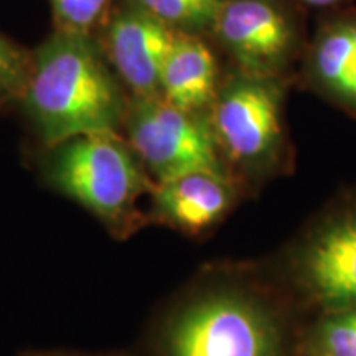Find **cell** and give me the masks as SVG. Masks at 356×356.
I'll return each instance as SVG.
<instances>
[{"instance_id":"obj_15","label":"cell","mask_w":356,"mask_h":356,"mask_svg":"<svg viewBox=\"0 0 356 356\" xmlns=\"http://www.w3.org/2000/svg\"><path fill=\"white\" fill-rule=\"evenodd\" d=\"M325 356H356V310L332 320L322 333Z\"/></svg>"},{"instance_id":"obj_11","label":"cell","mask_w":356,"mask_h":356,"mask_svg":"<svg viewBox=\"0 0 356 356\" xmlns=\"http://www.w3.org/2000/svg\"><path fill=\"white\" fill-rule=\"evenodd\" d=\"M312 66L325 88L356 104V17L325 26L312 51Z\"/></svg>"},{"instance_id":"obj_13","label":"cell","mask_w":356,"mask_h":356,"mask_svg":"<svg viewBox=\"0 0 356 356\" xmlns=\"http://www.w3.org/2000/svg\"><path fill=\"white\" fill-rule=\"evenodd\" d=\"M32 71V51L0 33V111L20 104Z\"/></svg>"},{"instance_id":"obj_5","label":"cell","mask_w":356,"mask_h":356,"mask_svg":"<svg viewBox=\"0 0 356 356\" xmlns=\"http://www.w3.org/2000/svg\"><path fill=\"white\" fill-rule=\"evenodd\" d=\"M170 356H270V337L254 310L213 297L180 315L168 337Z\"/></svg>"},{"instance_id":"obj_3","label":"cell","mask_w":356,"mask_h":356,"mask_svg":"<svg viewBox=\"0 0 356 356\" xmlns=\"http://www.w3.org/2000/svg\"><path fill=\"white\" fill-rule=\"evenodd\" d=\"M124 132L134 152L159 181L193 172H220L218 142L202 113L160 96L129 99Z\"/></svg>"},{"instance_id":"obj_6","label":"cell","mask_w":356,"mask_h":356,"mask_svg":"<svg viewBox=\"0 0 356 356\" xmlns=\"http://www.w3.org/2000/svg\"><path fill=\"white\" fill-rule=\"evenodd\" d=\"M211 129L218 145L236 160L262 155L280 134L277 89L261 79H238L216 92Z\"/></svg>"},{"instance_id":"obj_2","label":"cell","mask_w":356,"mask_h":356,"mask_svg":"<svg viewBox=\"0 0 356 356\" xmlns=\"http://www.w3.org/2000/svg\"><path fill=\"white\" fill-rule=\"evenodd\" d=\"M42 173L53 190L86 208L119 239L144 225L137 203L155 190L121 132L84 134L48 147Z\"/></svg>"},{"instance_id":"obj_14","label":"cell","mask_w":356,"mask_h":356,"mask_svg":"<svg viewBox=\"0 0 356 356\" xmlns=\"http://www.w3.org/2000/svg\"><path fill=\"white\" fill-rule=\"evenodd\" d=\"M56 30L96 33L115 0H48Z\"/></svg>"},{"instance_id":"obj_1","label":"cell","mask_w":356,"mask_h":356,"mask_svg":"<svg viewBox=\"0 0 356 356\" xmlns=\"http://www.w3.org/2000/svg\"><path fill=\"white\" fill-rule=\"evenodd\" d=\"M131 96L95 33L53 29L32 51L20 108L44 147L71 137L121 132Z\"/></svg>"},{"instance_id":"obj_10","label":"cell","mask_w":356,"mask_h":356,"mask_svg":"<svg viewBox=\"0 0 356 356\" xmlns=\"http://www.w3.org/2000/svg\"><path fill=\"white\" fill-rule=\"evenodd\" d=\"M307 275L327 302H356V221L327 231L310 249Z\"/></svg>"},{"instance_id":"obj_8","label":"cell","mask_w":356,"mask_h":356,"mask_svg":"<svg viewBox=\"0 0 356 356\" xmlns=\"http://www.w3.org/2000/svg\"><path fill=\"white\" fill-rule=\"evenodd\" d=\"M218 65L202 35L175 32L160 71L159 96L175 108L202 113L215 101Z\"/></svg>"},{"instance_id":"obj_12","label":"cell","mask_w":356,"mask_h":356,"mask_svg":"<svg viewBox=\"0 0 356 356\" xmlns=\"http://www.w3.org/2000/svg\"><path fill=\"white\" fill-rule=\"evenodd\" d=\"M140 7L173 32L211 33L216 15L225 0H127Z\"/></svg>"},{"instance_id":"obj_7","label":"cell","mask_w":356,"mask_h":356,"mask_svg":"<svg viewBox=\"0 0 356 356\" xmlns=\"http://www.w3.org/2000/svg\"><path fill=\"white\" fill-rule=\"evenodd\" d=\"M211 33L252 71L277 66L296 43V25L277 0H225Z\"/></svg>"},{"instance_id":"obj_16","label":"cell","mask_w":356,"mask_h":356,"mask_svg":"<svg viewBox=\"0 0 356 356\" xmlns=\"http://www.w3.org/2000/svg\"><path fill=\"white\" fill-rule=\"evenodd\" d=\"M302 2L312 7H328V6H333V3L340 2V0H302Z\"/></svg>"},{"instance_id":"obj_4","label":"cell","mask_w":356,"mask_h":356,"mask_svg":"<svg viewBox=\"0 0 356 356\" xmlns=\"http://www.w3.org/2000/svg\"><path fill=\"white\" fill-rule=\"evenodd\" d=\"M131 97L159 96L160 71L175 32L127 0H115L95 33Z\"/></svg>"},{"instance_id":"obj_9","label":"cell","mask_w":356,"mask_h":356,"mask_svg":"<svg viewBox=\"0 0 356 356\" xmlns=\"http://www.w3.org/2000/svg\"><path fill=\"white\" fill-rule=\"evenodd\" d=\"M154 215L175 228L198 233L220 220L229 207V188L218 172H193L159 181Z\"/></svg>"}]
</instances>
